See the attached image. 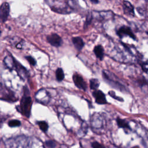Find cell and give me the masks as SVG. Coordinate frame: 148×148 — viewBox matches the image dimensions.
<instances>
[{
    "label": "cell",
    "instance_id": "obj_1",
    "mask_svg": "<svg viewBox=\"0 0 148 148\" xmlns=\"http://www.w3.org/2000/svg\"><path fill=\"white\" fill-rule=\"evenodd\" d=\"M29 92L27 87H24V95L21 99L20 105V112L21 113L27 117H29L30 116L31 106H32V99L29 95Z\"/></svg>",
    "mask_w": 148,
    "mask_h": 148
},
{
    "label": "cell",
    "instance_id": "obj_2",
    "mask_svg": "<svg viewBox=\"0 0 148 148\" xmlns=\"http://www.w3.org/2000/svg\"><path fill=\"white\" fill-rule=\"evenodd\" d=\"M116 34L120 38L124 36H129L134 40H136V36L132 32L131 28L127 25H122L116 30Z\"/></svg>",
    "mask_w": 148,
    "mask_h": 148
},
{
    "label": "cell",
    "instance_id": "obj_3",
    "mask_svg": "<svg viewBox=\"0 0 148 148\" xmlns=\"http://www.w3.org/2000/svg\"><path fill=\"white\" fill-rule=\"evenodd\" d=\"M47 42L52 46L58 47L62 44V39L61 37L56 33H52L46 36Z\"/></svg>",
    "mask_w": 148,
    "mask_h": 148
},
{
    "label": "cell",
    "instance_id": "obj_4",
    "mask_svg": "<svg viewBox=\"0 0 148 148\" xmlns=\"http://www.w3.org/2000/svg\"><path fill=\"white\" fill-rule=\"evenodd\" d=\"M10 5L7 2H3L0 6V21L5 23L8 20L10 13Z\"/></svg>",
    "mask_w": 148,
    "mask_h": 148
},
{
    "label": "cell",
    "instance_id": "obj_5",
    "mask_svg": "<svg viewBox=\"0 0 148 148\" xmlns=\"http://www.w3.org/2000/svg\"><path fill=\"white\" fill-rule=\"evenodd\" d=\"M13 61H14V68H15L17 73L22 79L23 80L25 79L27 77L28 74L27 70L14 58Z\"/></svg>",
    "mask_w": 148,
    "mask_h": 148
},
{
    "label": "cell",
    "instance_id": "obj_6",
    "mask_svg": "<svg viewBox=\"0 0 148 148\" xmlns=\"http://www.w3.org/2000/svg\"><path fill=\"white\" fill-rule=\"evenodd\" d=\"M73 80L77 88L84 91L87 90V84L81 75L77 73H75L73 75Z\"/></svg>",
    "mask_w": 148,
    "mask_h": 148
},
{
    "label": "cell",
    "instance_id": "obj_7",
    "mask_svg": "<svg viewBox=\"0 0 148 148\" xmlns=\"http://www.w3.org/2000/svg\"><path fill=\"white\" fill-rule=\"evenodd\" d=\"M92 95L95 99V102L99 105H104L108 103L105 94L101 90H96L92 92Z\"/></svg>",
    "mask_w": 148,
    "mask_h": 148
},
{
    "label": "cell",
    "instance_id": "obj_8",
    "mask_svg": "<svg viewBox=\"0 0 148 148\" xmlns=\"http://www.w3.org/2000/svg\"><path fill=\"white\" fill-rule=\"evenodd\" d=\"M123 9L124 13L131 17L135 16L134 7L131 2L127 1H123Z\"/></svg>",
    "mask_w": 148,
    "mask_h": 148
},
{
    "label": "cell",
    "instance_id": "obj_9",
    "mask_svg": "<svg viewBox=\"0 0 148 148\" xmlns=\"http://www.w3.org/2000/svg\"><path fill=\"white\" fill-rule=\"evenodd\" d=\"M72 42L75 49L78 51H80L84 46V42L80 36H75L72 39Z\"/></svg>",
    "mask_w": 148,
    "mask_h": 148
},
{
    "label": "cell",
    "instance_id": "obj_10",
    "mask_svg": "<svg viewBox=\"0 0 148 148\" xmlns=\"http://www.w3.org/2000/svg\"><path fill=\"white\" fill-rule=\"evenodd\" d=\"M93 52L96 57L102 61L104 57V49L101 45H96L93 49Z\"/></svg>",
    "mask_w": 148,
    "mask_h": 148
},
{
    "label": "cell",
    "instance_id": "obj_11",
    "mask_svg": "<svg viewBox=\"0 0 148 148\" xmlns=\"http://www.w3.org/2000/svg\"><path fill=\"white\" fill-rule=\"evenodd\" d=\"M116 122H117V124L119 128H123L124 130L127 129L128 130H131L130 126L129 125L128 123L125 120L120 119L119 117H117L116 119Z\"/></svg>",
    "mask_w": 148,
    "mask_h": 148
},
{
    "label": "cell",
    "instance_id": "obj_12",
    "mask_svg": "<svg viewBox=\"0 0 148 148\" xmlns=\"http://www.w3.org/2000/svg\"><path fill=\"white\" fill-rule=\"evenodd\" d=\"M14 57H13L12 56H10V57H6L3 60L6 66L10 68L13 69L14 68Z\"/></svg>",
    "mask_w": 148,
    "mask_h": 148
},
{
    "label": "cell",
    "instance_id": "obj_13",
    "mask_svg": "<svg viewBox=\"0 0 148 148\" xmlns=\"http://www.w3.org/2000/svg\"><path fill=\"white\" fill-rule=\"evenodd\" d=\"M99 86V82L97 79H91L90 80V87L92 90H98Z\"/></svg>",
    "mask_w": 148,
    "mask_h": 148
},
{
    "label": "cell",
    "instance_id": "obj_14",
    "mask_svg": "<svg viewBox=\"0 0 148 148\" xmlns=\"http://www.w3.org/2000/svg\"><path fill=\"white\" fill-rule=\"evenodd\" d=\"M56 79L58 82H61L64 79V73L62 68H58L56 72Z\"/></svg>",
    "mask_w": 148,
    "mask_h": 148
},
{
    "label": "cell",
    "instance_id": "obj_15",
    "mask_svg": "<svg viewBox=\"0 0 148 148\" xmlns=\"http://www.w3.org/2000/svg\"><path fill=\"white\" fill-rule=\"evenodd\" d=\"M92 19H93L92 14L91 13H88L86 16V20H85V22L84 24L83 27L84 29L87 28L91 24Z\"/></svg>",
    "mask_w": 148,
    "mask_h": 148
},
{
    "label": "cell",
    "instance_id": "obj_16",
    "mask_svg": "<svg viewBox=\"0 0 148 148\" xmlns=\"http://www.w3.org/2000/svg\"><path fill=\"white\" fill-rule=\"evenodd\" d=\"M37 124L39 125V128L44 132H46L49 128L48 124L45 121H39L37 122Z\"/></svg>",
    "mask_w": 148,
    "mask_h": 148
},
{
    "label": "cell",
    "instance_id": "obj_17",
    "mask_svg": "<svg viewBox=\"0 0 148 148\" xmlns=\"http://www.w3.org/2000/svg\"><path fill=\"white\" fill-rule=\"evenodd\" d=\"M21 125V122L18 120H11L8 123V125L10 127H19Z\"/></svg>",
    "mask_w": 148,
    "mask_h": 148
},
{
    "label": "cell",
    "instance_id": "obj_18",
    "mask_svg": "<svg viewBox=\"0 0 148 148\" xmlns=\"http://www.w3.org/2000/svg\"><path fill=\"white\" fill-rule=\"evenodd\" d=\"M45 143V145L46 146V147L48 148H56L57 146L56 142L55 141L51 140H46Z\"/></svg>",
    "mask_w": 148,
    "mask_h": 148
},
{
    "label": "cell",
    "instance_id": "obj_19",
    "mask_svg": "<svg viewBox=\"0 0 148 148\" xmlns=\"http://www.w3.org/2000/svg\"><path fill=\"white\" fill-rule=\"evenodd\" d=\"M25 58L28 61V62L29 63V64L31 65L32 66H35L36 64V60L34 58H33L32 56H25Z\"/></svg>",
    "mask_w": 148,
    "mask_h": 148
},
{
    "label": "cell",
    "instance_id": "obj_20",
    "mask_svg": "<svg viewBox=\"0 0 148 148\" xmlns=\"http://www.w3.org/2000/svg\"><path fill=\"white\" fill-rule=\"evenodd\" d=\"M109 95H110L111 97H112L113 98H114V99H116V100H117V101H121V102L124 101V100H123V99L122 98L116 96V95H115L114 92L113 91H110L109 92Z\"/></svg>",
    "mask_w": 148,
    "mask_h": 148
},
{
    "label": "cell",
    "instance_id": "obj_21",
    "mask_svg": "<svg viewBox=\"0 0 148 148\" xmlns=\"http://www.w3.org/2000/svg\"><path fill=\"white\" fill-rule=\"evenodd\" d=\"M91 146L92 148H106L103 145H102L96 141L93 142L91 143Z\"/></svg>",
    "mask_w": 148,
    "mask_h": 148
},
{
    "label": "cell",
    "instance_id": "obj_22",
    "mask_svg": "<svg viewBox=\"0 0 148 148\" xmlns=\"http://www.w3.org/2000/svg\"><path fill=\"white\" fill-rule=\"evenodd\" d=\"M137 82H138L139 86H140V87L147 84V81L144 77H142L141 79H139Z\"/></svg>",
    "mask_w": 148,
    "mask_h": 148
},
{
    "label": "cell",
    "instance_id": "obj_23",
    "mask_svg": "<svg viewBox=\"0 0 148 148\" xmlns=\"http://www.w3.org/2000/svg\"><path fill=\"white\" fill-rule=\"evenodd\" d=\"M141 66H142L143 71H144L145 72H147L148 71V65H147V63L143 62L142 64L141 65Z\"/></svg>",
    "mask_w": 148,
    "mask_h": 148
},
{
    "label": "cell",
    "instance_id": "obj_24",
    "mask_svg": "<svg viewBox=\"0 0 148 148\" xmlns=\"http://www.w3.org/2000/svg\"><path fill=\"white\" fill-rule=\"evenodd\" d=\"M89 1L94 4H98L99 3V0H89Z\"/></svg>",
    "mask_w": 148,
    "mask_h": 148
},
{
    "label": "cell",
    "instance_id": "obj_25",
    "mask_svg": "<svg viewBox=\"0 0 148 148\" xmlns=\"http://www.w3.org/2000/svg\"><path fill=\"white\" fill-rule=\"evenodd\" d=\"M1 34H2V31L0 30V36H1Z\"/></svg>",
    "mask_w": 148,
    "mask_h": 148
},
{
    "label": "cell",
    "instance_id": "obj_26",
    "mask_svg": "<svg viewBox=\"0 0 148 148\" xmlns=\"http://www.w3.org/2000/svg\"><path fill=\"white\" fill-rule=\"evenodd\" d=\"M145 1L146 2H148V0H145Z\"/></svg>",
    "mask_w": 148,
    "mask_h": 148
},
{
    "label": "cell",
    "instance_id": "obj_27",
    "mask_svg": "<svg viewBox=\"0 0 148 148\" xmlns=\"http://www.w3.org/2000/svg\"><path fill=\"white\" fill-rule=\"evenodd\" d=\"M146 34L148 35V31H146Z\"/></svg>",
    "mask_w": 148,
    "mask_h": 148
}]
</instances>
